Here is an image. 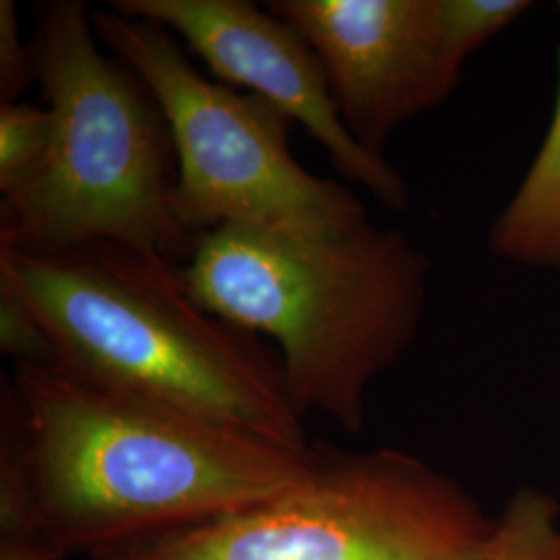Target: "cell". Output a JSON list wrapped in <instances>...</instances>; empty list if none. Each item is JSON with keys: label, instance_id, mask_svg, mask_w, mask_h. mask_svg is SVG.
Segmentation results:
<instances>
[{"label": "cell", "instance_id": "4", "mask_svg": "<svg viewBox=\"0 0 560 560\" xmlns=\"http://www.w3.org/2000/svg\"><path fill=\"white\" fill-rule=\"evenodd\" d=\"M96 40L85 2L38 9L32 46L55 140L40 177L0 201V245L55 252L117 243L180 268L196 237L173 210L168 122L140 75Z\"/></svg>", "mask_w": 560, "mask_h": 560}, {"label": "cell", "instance_id": "9", "mask_svg": "<svg viewBox=\"0 0 560 560\" xmlns=\"http://www.w3.org/2000/svg\"><path fill=\"white\" fill-rule=\"evenodd\" d=\"M501 260L560 275V55L552 119L540 150L488 233Z\"/></svg>", "mask_w": 560, "mask_h": 560}, {"label": "cell", "instance_id": "15", "mask_svg": "<svg viewBox=\"0 0 560 560\" xmlns=\"http://www.w3.org/2000/svg\"><path fill=\"white\" fill-rule=\"evenodd\" d=\"M0 560H60L27 527L0 523Z\"/></svg>", "mask_w": 560, "mask_h": 560}, {"label": "cell", "instance_id": "8", "mask_svg": "<svg viewBox=\"0 0 560 560\" xmlns=\"http://www.w3.org/2000/svg\"><path fill=\"white\" fill-rule=\"evenodd\" d=\"M108 7L166 27L214 78L240 85L300 122L345 179L361 185L386 210H407L409 187L402 175L349 133L318 55L293 25L249 0H113Z\"/></svg>", "mask_w": 560, "mask_h": 560}, {"label": "cell", "instance_id": "7", "mask_svg": "<svg viewBox=\"0 0 560 560\" xmlns=\"http://www.w3.org/2000/svg\"><path fill=\"white\" fill-rule=\"evenodd\" d=\"M318 55L349 133L370 154L436 108L460 80L442 38L441 0H270Z\"/></svg>", "mask_w": 560, "mask_h": 560}, {"label": "cell", "instance_id": "2", "mask_svg": "<svg viewBox=\"0 0 560 560\" xmlns=\"http://www.w3.org/2000/svg\"><path fill=\"white\" fill-rule=\"evenodd\" d=\"M0 279L30 303L52 365L67 376L291 451L312 446L279 355L206 312L177 266L117 243L55 252L0 245Z\"/></svg>", "mask_w": 560, "mask_h": 560}, {"label": "cell", "instance_id": "12", "mask_svg": "<svg viewBox=\"0 0 560 560\" xmlns=\"http://www.w3.org/2000/svg\"><path fill=\"white\" fill-rule=\"evenodd\" d=\"M534 7L529 0H441L442 38L451 62L465 60Z\"/></svg>", "mask_w": 560, "mask_h": 560}, {"label": "cell", "instance_id": "5", "mask_svg": "<svg viewBox=\"0 0 560 560\" xmlns=\"http://www.w3.org/2000/svg\"><path fill=\"white\" fill-rule=\"evenodd\" d=\"M494 521L411 453L318 442L305 476L277 497L88 560H483Z\"/></svg>", "mask_w": 560, "mask_h": 560}, {"label": "cell", "instance_id": "10", "mask_svg": "<svg viewBox=\"0 0 560 560\" xmlns=\"http://www.w3.org/2000/svg\"><path fill=\"white\" fill-rule=\"evenodd\" d=\"M483 560H560L557 499L540 488H520L494 521Z\"/></svg>", "mask_w": 560, "mask_h": 560}, {"label": "cell", "instance_id": "3", "mask_svg": "<svg viewBox=\"0 0 560 560\" xmlns=\"http://www.w3.org/2000/svg\"><path fill=\"white\" fill-rule=\"evenodd\" d=\"M179 275L206 312L277 340L301 418L318 411L360 434L370 386L420 330L430 260L370 219L328 235L221 226L196 240Z\"/></svg>", "mask_w": 560, "mask_h": 560}, {"label": "cell", "instance_id": "13", "mask_svg": "<svg viewBox=\"0 0 560 560\" xmlns=\"http://www.w3.org/2000/svg\"><path fill=\"white\" fill-rule=\"evenodd\" d=\"M0 349L15 363H52L46 330L20 293L0 279Z\"/></svg>", "mask_w": 560, "mask_h": 560}, {"label": "cell", "instance_id": "6", "mask_svg": "<svg viewBox=\"0 0 560 560\" xmlns=\"http://www.w3.org/2000/svg\"><path fill=\"white\" fill-rule=\"evenodd\" d=\"M92 23L168 122L177 159L173 210L191 237L221 226L328 235L368 221L345 185L295 161L293 120L260 96L206 80L166 27L110 7L92 11Z\"/></svg>", "mask_w": 560, "mask_h": 560}, {"label": "cell", "instance_id": "1", "mask_svg": "<svg viewBox=\"0 0 560 560\" xmlns=\"http://www.w3.org/2000/svg\"><path fill=\"white\" fill-rule=\"evenodd\" d=\"M0 397V511L60 560L237 513L312 465V446L102 390L52 363H15Z\"/></svg>", "mask_w": 560, "mask_h": 560}, {"label": "cell", "instance_id": "11", "mask_svg": "<svg viewBox=\"0 0 560 560\" xmlns=\"http://www.w3.org/2000/svg\"><path fill=\"white\" fill-rule=\"evenodd\" d=\"M55 140L50 108L11 102L0 104V194L18 196L40 177Z\"/></svg>", "mask_w": 560, "mask_h": 560}, {"label": "cell", "instance_id": "14", "mask_svg": "<svg viewBox=\"0 0 560 560\" xmlns=\"http://www.w3.org/2000/svg\"><path fill=\"white\" fill-rule=\"evenodd\" d=\"M38 80L32 42H23L13 0H0V101L20 102V96Z\"/></svg>", "mask_w": 560, "mask_h": 560}]
</instances>
